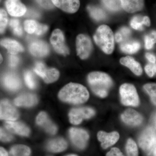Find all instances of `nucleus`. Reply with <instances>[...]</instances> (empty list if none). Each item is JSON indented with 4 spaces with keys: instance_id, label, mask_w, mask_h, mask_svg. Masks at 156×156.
I'll use <instances>...</instances> for the list:
<instances>
[{
    "instance_id": "f257e3e1",
    "label": "nucleus",
    "mask_w": 156,
    "mask_h": 156,
    "mask_svg": "<svg viewBox=\"0 0 156 156\" xmlns=\"http://www.w3.org/2000/svg\"><path fill=\"white\" fill-rule=\"evenodd\" d=\"M89 93L83 85L71 83L66 85L59 91L58 97L64 102L80 104L87 101L89 98Z\"/></svg>"
},
{
    "instance_id": "f03ea898",
    "label": "nucleus",
    "mask_w": 156,
    "mask_h": 156,
    "mask_svg": "<svg viewBox=\"0 0 156 156\" xmlns=\"http://www.w3.org/2000/svg\"><path fill=\"white\" fill-rule=\"evenodd\" d=\"M88 81L93 92L101 98L107 96L113 85L111 77L107 74L101 72H94L89 73Z\"/></svg>"
},
{
    "instance_id": "7ed1b4c3",
    "label": "nucleus",
    "mask_w": 156,
    "mask_h": 156,
    "mask_svg": "<svg viewBox=\"0 0 156 156\" xmlns=\"http://www.w3.org/2000/svg\"><path fill=\"white\" fill-rule=\"evenodd\" d=\"M94 40L97 46L105 53L110 54L114 49V37L111 29L106 25L98 27L94 36Z\"/></svg>"
},
{
    "instance_id": "20e7f679",
    "label": "nucleus",
    "mask_w": 156,
    "mask_h": 156,
    "mask_svg": "<svg viewBox=\"0 0 156 156\" xmlns=\"http://www.w3.org/2000/svg\"><path fill=\"white\" fill-rule=\"evenodd\" d=\"M121 101L126 106H138L139 98L135 87L133 85L125 83L120 87Z\"/></svg>"
},
{
    "instance_id": "39448f33",
    "label": "nucleus",
    "mask_w": 156,
    "mask_h": 156,
    "mask_svg": "<svg viewBox=\"0 0 156 156\" xmlns=\"http://www.w3.org/2000/svg\"><path fill=\"white\" fill-rule=\"evenodd\" d=\"M156 136L154 129L152 127L146 128L141 133L139 138L140 147L150 154L154 149L156 145Z\"/></svg>"
},
{
    "instance_id": "423d86ee",
    "label": "nucleus",
    "mask_w": 156,
    "mask_h": 156,
    "mask_svg": "<svg viewBox=\"0 0 156 156\" xmlns=\"http://www.w3.org/2000/svg\"><path fill=\"white\" fill-rule=\"evenodd\" d=\"M76 47L78 56L82 59H86L90 56L93 46L90 37L87 35L80 34L76 39Z\"/></svg>"
},
{
    "instance_id": "0eeeda50",
    "label": "nucleus",
    "mask_w": 156,
    "mask_h": 156,
    "mask_svg": "<svg viewBox=\"0 0 156 156\" xmlns=\"http://www.w3.org/2000/svg\"><path fill=\"white\" fill-rule=\"evenodd\" d=\"M50 43L57 53L63 56L68 55L69 50L65 43L64 35L59 29L55 30L51 34Z\"/></svg>"
},
{
    "instance_id": "6e6552de",
    "label": "nucleus",
    "mask_w": 156,
    "mask_h": 156,
    "mask_svg": "<svg viewBox=\"0 0 156 156\" xmlns=\"http://www.w3.org/2000/svg\"><path fill=\"white\" fill-rule=\"evenodd\" d=\"M95 111L89 107L73 108L70 112L69 120L73 125H79L84 119H89L95 115Z\"/></svg>"
},
{
    "instance_id": "1a4fd4ad",
    "label": "nucleus",
    "mask_w": 156,
    "mask_h": 156,
    "mask_svg": "<svg viewBox=\"0 0 156 156\" xmlns=\"http://www.w3.org/2000/svg\"><path fill=\"white\" fill-rule=\"evenodd\" d=\"M69 137L72 142L76 147L83 149L87 146L89 140L88 133L80 128H72L69 131Z\"/></svg>"
},
{
    "instance_id": "9d476101",
    "label": "nucleus",
    "mask_w": 156,
    "mask_h": 156,
    "mask_svg": "<svg viewBox=\"0 0 156 156\" xmlns=\"http://www.w3.org/2000/svg\"><path fill=\"white\" fill-rule=\"evenodd\" d=\"M18 111L7 99L1 101L0 105V117L1 119L13 121L17 120L19 117Z\"/></svg>"
},
{
    "instance_id": "9b49d317",
    "label": "nucleus",
    "mask_w": 156,
    "mask_h": 156,
    "mask_svg": "<svg viewBox=\"0 0 156 156\" xmlns=\"http://www.w3.org/2000/svg\"><path fill=\"white\" fill-rule=\"evenodd\" d=\"M6 8L10 15L20 17L26 14V7L19 0H6Z\"/></svg>"
},
{
    "instance_id": "f8f14e48",
    "label": "nucleus",
    "mask_w": 156,
    "mask_h": 156,
    "mask_svg": "<svg viewBox=\"0 0 156 156\" xmlns=\"http://www.w3.org/2000/svg\"><path fill=\"white\" fill-rule=\"evenodd\" d=\"M122 119L126 124L131 126H138L142 123L143 117L133 109H128L121 115Z\"/></svg>"
},
{
    "instance_id": "ddd939ff",
    "label": "nucleus",
    "mask_w": 156,
    "mask_h": 156,
    "mask_svg": "<svg viewBox=\"0 0 156 156\" xmlns=\"http://www.w3.org/2000/svg\"><path fill=\"white\" fill-rule=\"evenodd\" d=\"M30 53L37 57H44L50 52V49L46 42L40 40H36L30 43L29 47Z\"/></svg>"
},
{
    "instance_id": "4468645a",
    "label": "nucleus",
    "mask_w": 156,
    "mask_h": 156,
    "mask_svg": "<svg viewBox=\"0 0 156 156\" xmlns=\"http://www.w3.org/2000/svg\"><path fill=\"white\" fill-rule=\"evenodd\" d=\"M53 5L65 12L74 13L80 7V0H52Z\"/></svg>"
},
{
    "instance_id": "2eb2a0df",
    "label": "nucleus",
    "mask_w": 156,
    "mask_h": 156,
    "mask_svg": "<svg viewBox=\"0 0 156 156\" xmlns=\"http://www.w3.org/2000/svg\"><path fill=\"white\" fill-rule=\"evenodd\" d=\"M98 138L101 142V146L104 149H106L114 145L119 140V134L116 131L107 133L100 131L98 133Z\"/></svg>"
},
{
    "instance_id": "dca6fc26",
    "label": "nucleus",
    "mask_w": 156,
    "mask_h": 156,
    "mask_svg": "<svg viewBox=\"0 0 156 156\" xmlns=\"http://www.w3.org/2000/svg\"><path fill=\"white\" fill-rule=\"evenodd\" d=\"M36 122L38 126L44 128L45 131L49 134H56L57 131V127L44 112H41L38 115L37 117Z\"/></svg>"
},
{
    "instance_id": "f3484780",
    "label": "nucleus",
    "mask_w": 156,
    "mask_h": 156,
    "mask_svg": "<svg viewBox=\"0 0 156 156\" xmlns=\"http://www.w3.org/2000/svg\"><path fill=\"white\" fill-rule=\"evenodd\" d=\"M5 126L9 131L21 136H28L30 132L27 126L20 122L7 121L5 122Z\"/></svg>"
},
{
    "instance_id": "a211bd4d",
    "label": "nucleus",
    "mask_w": 156,
    "mask_h": 156,
    "mask_svg": "<svg viewBox=\"0 0 156 156\" xmlns=\"http://www.w3.org/2000/svg\"><path fill=\"white\" fill-rule=\"evenodd\" d=\"M24 29L29 34H35L37 35H41L47 31L48 26L40 24L35 20H27L24 23Z\"/></svg>"
},
{
    "instance_id": "6ab92c4d",
    "label": "nucleus",
    "mask_w": 156,
    "mask_h": 156,
    "mask_svg": "<svg viewBox=\"0 0 156 156\" xmlns=\"http://www.w3.org/2000/svg\"><path fill=\"white\" fill-rule=\"evenodd\" d=\"M122 8L126 12L133 13L144 8V0H121Z\"/></svg>"
},
{
    "instance_id": "aec40b11",
    "label": "nucleus",
    "mask_w": 156,
    "mask_h": 156,
    "mask_svg": "<svg viewBox=\"0 0 156 156\" xmlns=\"http://www.w3.org/2000/svg\"><path fill=\"white\" fill-rule=\"evenodd\" d=\"M2 82L4 86L11 91H16L21 87V82L19 77L12 73L5 75L3 77Z\"/></svg>"
},
{
    "instance_id": "412c9836",
    "label": "nucleus",
    "mask_w": 156,
    "mask_h": 156,
    "mask_svg": "<svg viewBox=\"0 0 156 156\" xmlns=\"http://www.w3.org/2000/svg\"><path fill=\"white\" fill-rule=\"evenodd\" d=\"M37 102L36 95L30 93L23 94L15 98L14 104L17 106L31 107L35 105Z\"/></svg>"
},
{
    "instance_id": "4be33fe9",
    "label": "nucleus",
    "mask_w": 156,
    "mask_h": 156,
    "mask_svg": "<svg viewBox=\"0 0 156 156\" xmlns=\"http://www.w3.org/2000/svg\"><path fill=\"white\" fill-rule=\"evenodd\" d=\"M120 63L128 68L134 74L140 76L142 74L143 70L141 65L133 57L127 56L120 59Z\"/></svg>"
},
{
    "instance_id": "5701e85b",
    "label": "nucleus",
    "mask_w": 156,
    "mask_h": 156,
    "mask_svg": "<svg viewBox=\"0 0 156 156\" xmlns=\"http://www.w3.org/2000/svg\"><path fill=\"white\" fill-rule=\"evenodd\" d=\"M67 146V142L65 140L58 137L50 140L47 144V148L52 152L58 153L65 150Z\"/></svg>"
},
{
    "instance_id": "b1692460",
    "label": "nucleus",
    "mask_w": 156,
    "mask_h": 156,
    "mask_svg": "<svg viewBox=\"0 0 156 156\" xmlns=\"http://www.w3.org/2000/svg\"><path fill=\"white\" fill-rule=\"evenodd\" d=\"M1 44L7 49L9 53L13 55L22 52L24 50L23 47L19 43L11 39H3L1 41Z\"/></svg>"
},
{
    "instance_id": "393cba45",
    "label": "nucleus",
    "mask_w": 156,
    "mask_h": 156,
    "mask_svg": "<svg viewBox=\"0 0 156 156\" xmlns=\"http://www.w3.org/2000/svg\"><path fill=\"white\" fill-rule=\"evenodd\" d=\"M140 44L137 41H126L120 46V49L124 53L128 54L136 53L140 49Z\"/></svg>"
},
{
    "instance_id": "a878e982",
    "label": "nucleus",
    "mask_w": 156,
    "mask_h": 156,
    "mask_svg": "<svg viewBox=\"0 0 156 156\" xmlns=\"http://www.w3.org/2000/svg\"><path fill=\"white\" fill-rule=\"evenodd\" d=\"M59 73L58 70L55 68H48L46 67L43 73L41 78L45 83H50L55 82L59 77Z\"/></svg>"
},
{
    "instance_id": "bb28decb",
    "label": "nucleus",
    "mask_w": 156,
    "mask_h": 156,
    "mask_svg": "<svg viewBox=\"0 0 156 156\" xmlns=\"http://www.w3.org/2000/svg\"><path fill=\"white\" fill-rule=\"evenodd\" d=\"M87 10L91 17L97 21H101L106 18V14L105 12L100 8L89 5L87 7Z\"/></svg>"
},
{
    "instance_id": "cd10ccee",
    "label": "nucleus",
    "mask_w": 156,
    "mask_h": 156,
    "mask_svg": "<svg viewBox=\"0 0 156 156\" xmlns=\"http://www.w3.org/2000/svg\"><path fill=\"white\" fill-rule=\"evenodd\" d=\"M30 148L24 145H16L11 148L10 151V156H30Z\"/></svg>"
},
{
    "instance_id": "c85d7f7f",
    "label": "nucleus",
    "mask_w": 156,
    "mask_h": 156,
    "mask_svg": "<svg viewBox=\"0 0 156 156\" xmlns=\"http://www.w3.org/2000/svg\"><path fill=\"white\" fill-rule=\"evenodd\" d=\"M130 29L127 27H122L116 33L115 39L118 43H123L128 40L131 35Z\"/></svg>"
},
{
    "instance_id": "c756f323",
    "label": "nucleus",
    "mask_w": 156,
    "mask_h": 156,
    "mask_svg": "<svg viewBox=\"0 0 156 156\" xmlns=\"http://www.w3.org/2000/svg\"><path fill=\"white\" fill-rule=\"evenodd\" d=\"M107 9L112 11H120L122 9L121 0H101Z\"/></svg>"
},
{
    "instance_id": "7c9ffc66",
    "label": "nucleus",
    "mask_w": 156,
    "mask_h": 156,
    "mask_svg": "<svg viewBox=\"0 0 156 156\" xmlns=\"http://www.w3.org/2000/svg\"><path fill=\"white\" fill-rule=\"evenodd\" d=\"M126 150L128 156H138V149L136 143L131 138L127 141Z\"/></svg>"
},
{
    "instance_id": "2f4dec72",
    "label": "nucleus",
    "mask_w": 156,
    "mask_h": 156,
    "mask_svg": "<svg viewBox=\"0 0 156 156\" xmlns=\"http://www.w3.org/2000/svg\"><path fill=\"white\" fill-rule=\"evenodd\" d=\"M144 89L150 96L152 102L156 105V84H145L144 86Z\"/></svg>"
},
{
    "instance_id": "473e14b6",
    "label": "nucleus",
    "mask_w": 156,
    "mask_h": 156,
    "mask_svg": "<svg viewBox=\"0 0 156 156\" xmlns=\"http://www.w3.org/2000/svg\"><path fill=\"white\" fill-rule=\"evenodd\" d=\"M130 25L134 29L138 30H142L144 25V17L141 16H135L133 17L130 21Z\"/></svg>"
},
{
    "instance_id": "72a5a7b5",
    "label": "nucleus",
    "mask_w": 156,
    "mask_h": 156,
    "mask_svg": "<svg viewBox=\"0 0 156 156\" xmlns=\"http://www.w3.org/2000/svg\"><path fill=\"white\" fill-rule=\"evenodd\" d=\"M9 25L15 35L18 36L22 35V29L20 26V23L18 20L11 19L9 23Z\"/></svg>"
},
{
    "instance_id": "f704fd0d",
    "label": "nucleus",
    "mask_w": 156,
    "mask_h": 156,
    "mask_svg": "<svg viewBox=\"0 0 156 156\" xmlns=\"http://www.w3.org/2000/svg\"><path fill=\"white\" fill-rule=\"evenodd\" d=\"M24 77L27 87L31 89H34L36 87V83L32 73L29 71H27L24 73Z\"/></svg>"
},
{
    "instance_id": "c9c22d12",
    "label": "nucleus",
    "mask_w": 156,
    "mask_h": 156,
    "mask_svg": "<svg viewBox=\"0 0 156 156\" xmlns=\"http://www.w3.org/2000/svg\"><path fill=\"white\" fill-rule=\"evenodd\" d=\"M8 14L4 9L0 11V31L1 33L4 32L8 24Z\"/></svg>"
},
{
    "instance_id": "e433bc0d",
    "label": "nucleus",
    "mask_w": 156,
    "mask_h": 156,
    "mask_svg": "<svg viewBox=\"0 0 156 156\" xmlns=\"http://www.w3.org/2000/svg\"><path fill=\"white\" fill-rule=\"evenodd\" d=\"M145 71L148 76L152 77L156 73V63H148L146 66Z\"/></svg>"
},
{
    "instance_id": "4c0bfd02",
    "label": "nucleus",
    "mask_w": 156,
    "mask_h": 156,
    "mask_svg": "<svg viewBox=\"0 0 156 156\" xmlns=\"http://www.w3.org/2000/svg\"><path fill=\"white\" fill-rule=\"evenodd\" d=\"M1 140L3 142H9L11 141L13 139V136L12 134L7 132L5 130L3 129V128H1Z\"/></svg>"
},
{
    "instance_id": "58836bf2",
    "label": "nucleus",
    "mask_w": 156,
    "mask_h": 156,
    "mask_svg": "<svg viewBox=\"0 0 156 156\" xmlns=\"http://www.w3.org/2000/svg\"><path fill=\"white\" fill-rule=\"evenodd\" d=\"M46 68V66L43 62H37L36 63L34 70L38 75L41 77L43 73Z\"/></svg>"
},
{
    "instance_id": "ea45409f",
    "label": "nucleus",
    "mask_w": 156,
    "mask_h": 156,
    "mask_svg": "<svg viewBox=\"0 0 156 156\" xmlns=\"http://www.w3.org/2000/svg\"><path fill=\"white\" fill-rule=\"evenodd\" d=\"M40 5L45 9H50L53 8V4L52 0H36Z\"/></svg>"
},
{
    "instance_id": "a19ab883",
    "label": "nucleus",
    "mask_w": 156,
    "mask_h": 156,
    "mask_svg": "<svg viewBox=\"0 0 156 156\" xmlns=\"http://www.w3.org/2000/svg\"><path fill=\"white\" fill-rule=\"evenodd\" d=\"M19 59L17 56L11 54L9 56V64L12 67H15L19 63Z\"/></svg>"
},
{
    "instance_id": "79ce46f5",
    "label": "nucleus",
    "mask_w": 156,
    "mask_h": 156,
    "mask_svg": "<svg viewBox=\"0 0 156 156\" xmlns=\"http://www.w3.org/2000/svg\"><path fill=\"white\" fill-rule=\"evenodd\" d=\"M106 156H124L119 148L114 147L107 154Z\"/></svg>"
},
{
    "instance_id": "37998d69",
    "label": "nucleus",
    "mask_w": 156,
    "mask_h": 156,
    "mask_svg": "<svg viewBox=\"0 0 156 156\" xmlns=\"http://www.w3.org/2000/svg\"><path fill=\"white\" fill-rule=\"evenodd\" d=\"M144 41H145V48L147 49L150 50V49L153 48L154 44L152 41V40L148 36H146L145 38H144Z\"/></svg>"
},
{
    "instance_id": "c03bdc74",
    "label": "nucleus",
    "mask_w": 156,
    "mask_h": 156,
    "mask_svg": "<svg viewBox=\"0 0 156 156\" xmlns=\"http://www.w3.org/2000/svg\"><path fill=\"white\" fill-rule=\"evenodd\" d=\"M146 57L148 60V61L151 63H155L156 58L155 56L153 54L149 53H146Z\"/></svg>"
},
{
    "instance_id": "a18cd8bd",
    "label": "nucleus",
    "mask_w": 156,
    "mask_h": 156,
    "mask_svg": "<svg viewBox=\"0 0 156 156\" xmlns=\"http://www.w3.org/2000/svg\"><path fill=\"white\" fill-rule=\"evenodd\" d=\"M151 40L154 42V44L156 43V31L153 30L148 35Z\"/></svg>"
},
{
    "instance_id": "49530a36",
    "label": "nucleus",
    "mask_w": 156,
    "mask_h": 156,
    "mask_svg": "<svg viewBox=\"0 0 156 156\" xmlns=\"http://www.w3.org/2000/svg\"><path fill=\"white\" fill-rule=\"evenodd\" d=\"M27 15L30 17H38L40 16V14L36 12L34 10H30L27 12Z\"/></svg>"
},
{
    "instance_id": "de8ad7c7",
    "label": "nucleus",
    "mask_w": 156,
    "mask_h": 156,
    "mask_svg": "<svg viewBox=\"0 0 156 156\" xmlns=\"http://www.w3.org/2000/svg\"><path fill=\"white\" fill-rule=\"evenodd\" d=\"M144 25L147 27L150 26V19L149 17H147V16H144Z\"/></svg>"
},
{
    "instance_id": "09e8293b",
    "label": "nucleus",
    "mask_w": 156,
    "mask_h": 156,
    "mask_svg": "<svg viewBox=\"0 0 156 156\" xmlns=\"http://www.w3.org/2000/svg\"><path fill=\"white\" fill-rule=\"evenodd\" d=\"M0 156H9L8 152L4 148L1 147V149H0Z\"/></svg>"
},
{
    "instance_id": "8fccbe9b",
    "label": "nucleus",
    "mask_w": 156,
    "mask_h": 156,
    "mask_svg": "<svg viewBox=\"0 0 156 156\" xmlns=\"http://www.w3.org/2000/svg\"><path fill=\"white\" fill-rule=\"evenodd\" d=\"M154 156H156V146L154 149Z\"/></svg>"
},
{
    "instance_id": "3c124183",
    "label": "nucleus",
    "mask_w": 156,
    "mask_h": 156,
    "mask_svg": "<svg viewBox=\"0 0 156 156\" xmlns=\"http://www.w3.org/2000/svg\"><path fill=\"white\" fill-rule=\"evenodd\" d=\"M67 156H77L76 155H74V154H71V155H68Z\"/></svg>"
},
{
    "instance_id": "603ef678",
    "label": "nucleus",
    "mask_w": 156,
    "mask_h": 156,
    "mask_svg": "<svg viewBox=\"0 0 156 156\" xmlns=\"http://www.w3.org/2000/svg\"><path fill=\"white\" fill-rule=\"evenodd\" d=\"M2 55H1V62H2Z\"/></svg>"
},
{
    "instance_id": "864d4df0",
    "label": "nucleus",
    "mask_w": 156,
    "mask_h": 156,
    "mask_svg": "<svg viewBox=\"0 0 156 156\" xmlns=\"http://www.w3.org/2000/svg\"><path fill=\"white\" fill-rule=\"evenodd\" d=\"M155 124H156V116L155 118Z\"/></svg>"
},
{
    "instance_id": "5fc2aeb1",
    "label": "nucleus",
    "mask_w": 156,
    "mask_h": 156,
    "mask_svg": "<svg viewBox=\"0 0 156 156\" xmlns=\"http://www.w3.org/2000/svg\"></svg>"
}]
</instances>
